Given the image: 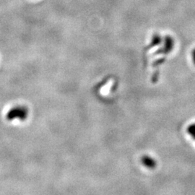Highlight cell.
Masks as SVG:
<instances>
[{"label": "cell", "mask_w": 195, "mask_h": 195, "mask_svg": "<svg viewBox=\"0 0 195 195\" xmlns=\"http://www.w3.org/2000/svg\"><path fill=\"white\" fill-rule=\"evenodd\" d=\"M28 111L27 108L24 106H16L13 108L10 111L7 113V118L12 121L14 118H19L21 121H24L28 117Z\"/></svg>", "instance_id": "1"}, {"label": "cell", "mask_w": 195, "mask_h": 195, "mask_svg": "<svg viewBox=\"0 0 195 195\" xmlns=\"http://www.w3.org/2000/svg\"><path fill=\"white\" fill-rule=\"evenodd\" d=\"M187 131L188 132L191 134V136H192L193 139H195V125L192 124V125L190 126L188 129H187Z\"/></svg>", "instance_id": "2"}, {"label": "cell", "mask_w": 195, "mask_h": 195, "mask_svg": "<svg viewBox=\"0 0 195 195\" xmlns=\"http://www.w3.org/2000/svg\"><path fill=\"white\" fill-rule=\"evenodd\" d=\"M192 59H193V61H194V64H195V49H194L192 52Z\"/></svg>", "instance_id": "3"}, {"label": "cell", "mask_w": 195, "mask_h": 195, "mask_svg": "<svg viewBox=\"0 0 195 195\" xmlns=\"http://www.w3.org/2000/svg\"><path fill=\"white\" fill-rule=\"evenodd\" d=\"M194 125H195V124H194Z\"/></svg>", "instance_id": "4"}]
</instances>
